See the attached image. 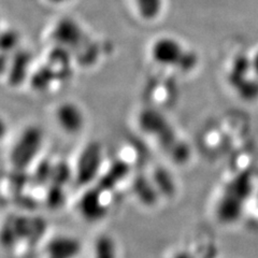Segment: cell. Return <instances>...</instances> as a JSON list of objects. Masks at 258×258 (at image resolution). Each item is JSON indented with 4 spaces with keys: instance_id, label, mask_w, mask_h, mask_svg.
Segmentation results:
<instances>
[{
    "instance_id": "cell-4",
    "label": "cell",
    "mask_w": 258,
    "mask_h": 258,
    "mask_svg": "<svg viewBox=\"0 0 258 258\" xmlns=\"http://www.w3.org/2000/svg\"><path fill=\"white\" fill-rule=\"evenodd\" d=\"M44 145L41 127L28 125L20 133L9 152V161L16 171H25L35 164Z\"/></svg>"
},
{
    "instance_id": "cell-16",
    "label": "cell",
    "mask_w": 258,
    "mask_h": 258,
    "mask_svg": "<svg viewBox=\"0 0 258 258\" xmlns=\"http://www.w3.org/2000/svg\"><path fill=\"white\" fill-rule=\"evenodd\" d=\"M134 190L143 204L152 206L157 200V186L154 181H151L148 177L138 176L136 177Z\"/></svg>"
},
{
    "instance_id": "cell-8",
    "label": "cell",
    "mask_w": 258,
    "mask_h": 258,
    "mask_svg": "<svg viewBox=\"0 0 258 258\" xmlns=\"http://www.w3.org/2000/svg\"><path fill=\"white\" fill-rule=\"evenodd\" d=\"M55 120L61 132L75 136L83 131L86 125V115L78 103L63 101L55 110Z\"/></svg>"
},
{
    "instance_id": "cell-10",
    "label": "cell",
    "mask_w": 258,
    "mask_h": 258,
    "mask_svg": "<svg viewBox=\"0 0 258 258\" xmlns=\"http://www.w3.org/2000/svg\"><path fill=\"white\" fill-rule=\"evenodd\" d=\"M104 195H106V192L97 187L96 185H92L90 188H87L81 198L79 205L81 214L85 220L98 221L104 216L107 211Z\"/></svg>"
},
{
    "instance_id": "cell-14",
    "label": "cell",
    "mask_w": 258,
    "mask_h": 258,
    "mask_svg": "<svg viewBox=\"0 0 258 258\" xmlns=\"http://www.w3.org/2000/svg\"><path fill=\"white\" fill-rule=\"evenodd\" d=\"M93 258H119L117 242L109 233L97 236L92 246Z\"/></svg>"
},
{
    "instance_id": "cell-9",
    "label": "cell",
    "mask_w": 258,
    "mask_h": 258,
    "mask_svg": "<svg viewBox=\"0 0 258 258\" xmlns=\"http://www.w3.org/2000/svg\"><path fill=\"white\" fill-rule=\"evenodd\" d=\"M32 54L23 48H18L12 53L7 66L3 67V72L7 69V82L11 87H20L29 80L31 76Z\"/></svg>"
},
{
    "instance_id": "cell-17",
    "label": "cell",
    "mask_w": 258,
    "mask_h": 258,
    "mask_svg": "<svg viewBox=\"0 0 258 258\" xmlns=\"http://www.w3.org/2000/svg\"><path fill=\"white\" fill-rule=\"evenodd\" d=\"M20 42H21V36L19 32L8 28L7 30H4L2 34V52L3 54H12L18 48H20Z\"/></svg>"
},
{
    "instance_id": "cell-1",
    "label": "cell",
    "mask_w": 258,
    "mask_h": 258,
    "mask_svg": "<svg viewBox=\"0 0 258 258\" xmlns=\"http://www.w3.org/2000/svg\"><path fill=\"white\" fill-rule=\"evenodd\" d=\"M138 125L140 131L154 140L174 164L183 165L190 159L191 151L188 143L160 111L150 108L142 110L138 115Z\"/></svg>"
},
{
    "instance_id": "cell-12",
    "label": "cell",
    "mask_w": 258,
    "mask_h": 258,
    "mask_svg": "<svg viewBox=\"0 0 258 258\" xmlns=\"http://www.w3.org/2000/svg\"><path fill=\"white\" fill-rule=\"evenodd\" d=\"M62 80L59 72L47 62L31 72L29 82L32 90L38 93H44L51 90L56 82H61Z\"/></svg>"
},
{
    "instance_id": "cell-13",
    "label": "cell",
    "mask_w": 258,
    "mask_h": 258,
    "mask_svg": "<svg viewBox=\"0 0 258 258\" xmlns=\"http://www.w3.org/2000/svg\"><path fill=\"white\" fill-rule=\"evenodd\" d=\"M129 165L123 160H116L113 163L108 170L101 173L99 179L96 182V186L102 191L108 192L114 189L117 185L123 182L129 174Z\"/></svg>"
},
{
    "instance_id": "cell-2",
    "label": "cell",
    "mask_w": 258,
    "mask_h": 258,
    "mask_svg": "<svg viewBox=\"0 0 258 258\" xmlns=\"http://www.w3.org/2000/svg\"><path fill=\"white\" fill-rule=\"evenodd\" d=\"M52 41L67 50L80 66L91 67L100 56L99 44L72 18L59 19L51 31Z\"/></svg>"
},
{
    "instance_id": "cell-7",
    "label": "cell",
    "mask_w": 258,
    "mask_h": 258,
    "mask_svg": "<svg viewBox=\"0 0 258 258\" xmlns=\"http://www.w3.org/2000/svg\"><path fill=\"white\" fill-rule=\"evenodd\" d=\"M253 70L252 60L244 54L233 59L228 74V82L242 99L252 101L258 98V80L252 79L249 72Z\"/></svg>"
},
{
    "instance_id": "cell-15",
    "label": "cell",
    "mask_w": 258,
    "mask_h": 258,
    "mask_svg": "<svg viewBox=\"0 0 258 258\" xmlns=\"http://www.w3.org/2000/svg\"><path fill=\"white\" fill-rule=\"evenodd\" d=\"M136 11L145 22L156 21L164 11L165 0H134Z\"/></svg>"
},
{
    "instance_id": "cell-19",
    "label": "cell",
    "mask_w": 258,
    "mask_h": 258,
    "mask_svg": "<svg viewBox=\"0 0 258 258\" xmlns=\"http://www.w3.org/2000/svg\"><path fill=\"white\" fill-rule=\"evenodd\" d=\"M46 2L54 5V6H62V5H66V4L70 3L71 0H46Z\"/></svg>"
},
{
    "instance_id": "cell-6",
    "label": "cell",
    "mask_w": 258,
    "mask_h": 258,
    "mask_svg": "<svg viewBox=\"0 0 258 258\" xmlns=\"http://www.w3.org/2000/svg\"><path fill=\"white\" fill-rule=\"evenodd\" d=\"M103 149L98 141L88 142L81 151L74 171L75 182L82 187L94 185L103 172Z\"/></svg>"
},
{
    "instance_id": "cell-11",
    "label": "cell",
    "mask_w": 258,
    "mask_h": 258,
    "mask_svg": "<svg viewBox=\"0 0 258 258\" xmlns=\"http://www.w3.org/2000/svg\"><path fill=\"white\" fill-rule=\"evenodd\" d=\"M81 253L82 243L70 235L55 236L45 245L46 258H78Z\"/></svg>"
},
{
    "instance_id": "cell-3",
    "label": "cell",
    "mask_w": 258,
    "mask_h": 258,
    "mask_svg": "<svg viewBox=\"0 0 258 258\" xmlns=\"http://www.w3.org/2000/svg\"><path fill=\"white\" fill-rule=\"evenodd\" d=\"M153 61L159 66L187 74L198 64V55L185 46L180 40L170 36L157 38L150 47Z\"/></svg>"
},
{
    "instance_id": "cell-18",
    "label": "cell",
    "mask_w": 258,
    "mask_h": 258,
    "mask_svg": "<svg viewBox=\"0 0 258 258\" xmlns=\"http://www.w3.org/2000/svg\"><path fill=\"white\" fill-rule=\"evenodd\" d=\"M170 258H196L189 251L186 249H181V251L175 252Z\"/></svg>"
},
{
    "instance_id": "cell-5",
    "label": "cell",
    "mask_w": 258,
    "mask_h": 258,
    "mask_svg": "<svg viewBox=\"0 0 258 258\" xmlns=\"http://www.w3.org/2000/svg\"><path fill=\"white\" fill-rule=\"evenodd\" d=\"M248 180L243 174L236 176L226 185L216 205V216L223 223L239 219L248 194Z\"/></svg>"
}]
</instances>
